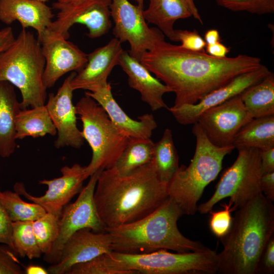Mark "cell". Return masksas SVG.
<instances>
[{
  "label": "cell",
  "mask_w": 274,
  "mask_h": 274,
  "mask_svg": "<svg viewBox=\"0 0 274 274\" xmlns=\"http://www.w3.org/2000/svg\"><path fill=\"white\" fill-rule=\"evenodd\" d=\"M45 59L43 83L47 89L70 72L80 71L87 62V54L62 36L47 28L38 36Z\"/></svg>",
  "instance_id": "cell-13"
},
{
  "label": "cell",
  "mask_w": 274,
  "mask_h": 274,
  "mask_svg": "<svg viewBox=\"0 0 274 274\" xmlns=\"http://www.w3.org/2000/svg\"><path fill=\"white\" fill-rule=\"evenodd\" d=\"M75 73L73 72L65 78L55 94H49L45 105L57 130V138L54 144L57 149L64 147L80 149L84 144L81 131L77 127V114L73 102L74 90L71 80Z\"/></svg>",
  "instance_id": "cell-16"
},
{
  "label": "cell",
  "mask_w": 274,
  "mask_h": 274,
  "mask_svg": "<svg viewBox=\"0 0 274 274\" xmlns=\"http://www.w3.org/2000/svg\"><path fill=\"white\" fill-rule=\"evenodd\" d=\"M179 159L172 131L166 128L161 139L154 144L151 160L162 182L168 183L171 180L179 167Z\"/></svg>",
  "instance_id": "cell-28"
},
{
  "label": "cell",
  "mask_w": 274,
  "mask_h": 274,
  "mask_svg": "<svg viewBox=\"0 0 274 274\" xmlns=\"http://www.w3.org/2000/svg\"><path fill=\"white\" fill-rule=\"evenodd\" d=\"M109 6L94 5L81 14L75 21L76 23L86 26L88 30L87 36L95 39L105 35L112 27Z\"/></svg>",
  "instance_id": "cell-31"
},
{
  "label": "cell",
  "mask_w": 274,
  "mask_h": 274,
  "mask_svg": "<svg viewBox=\"0 0 274 274\" xmlns=\"http://www.w3.org/2000/svg\"><path fill=\"white\" fill-rule=\"evenodd\" d=\"M16 135L17 139L26 137H43L46 134L54 135L56 129L45 105L21 109L16 117Z\"/></svg>",
  "instance_id": "cell-25"
},
{
  "label": "cell",
  "mask_w": 274,
  "mask_h": 274,
  "mask_svg": "<svg viewBox=\"0 0 274 274\" xmlns=\"http://www.w3.org/2000/svg\"><path fill=\"white\" fill-rule=\"evenodd\" d=\"M232 145L237 150L274 147V115L253 118L238 131Z\"/></svg>",
  "instance_id": "cell-24"
},
{
  "label": "cell",
  "mask_w": 274,
  "mask_h": 274,
  "mask_svg": "<svg viewBox=\"0 0 274 274\" xmlns=\"http://www.w3.org/2000/svg\"><path fill=\"white\" fill-rule=\"evenodd\" d=\"M176 42H180V46L192 51H205L206 43L196 30L175 29Z\"/></svg>",
  "instance_id": "cell-38"
},
{
  "label": "cell",
  "mask_w": 274,
  "mask_h": 274,
  "mask_svg": "<svg viewBox=\"0 0 274 274\" xmlns=\"http://www.w3.org/2000/svg\"><path fill=\"white\" fill-rule=\"evenodd\" d=\"M45 66L39 40L24 28L0 54V81L8 82L19 89L21 109L45 105L47 89L43 83Z\"/></svg>",
  "instance_id": "cell-6"
},
{
  "label": "cell",
  "mask_w": 274,
  "mask_h": 274,
  "mask_svg": "<svg viewBox=\"0 0 274 274\" xmlns=\"http://www.w3.org/2000/svg\"><path fill=\"white\" fill-rule=\"evenodd\" d=\"M106 254L73 265L66 274H120L108 265Z\"/></svg>",
  "instance_id": "cell-36"
},
{
  "label": "cell",
  "mask_w": 274,
  "mask_h": 274,
  "mask_svg": "<svg viewBox=\"0 0 274 274\" xmlns=\"http://www.w3.org/2000/svg\"><path fill=\"white\" fill-rule=\"evenodd\" d=\"M82 122V135L92 150L91 161L85 166L87 178L99 170L113 167L130 139L113 123L104 108L85 94L75 105Z\"/></svg>",
  "instance_id": "cell-8"
},
{
  "label": "cell",
  "mask_w": 274,
  "mask_h": 274,
  "mask_svg": "<svg viewBox=\"0 0 274 274\" xmlns=\"http://www.w3.org/2000/svg\"><path fill=\"white\" fill-rule=\"evenodd\" d=\"M143 11L146 22L157 26L170 40L176 42L174 24L179 19L192 16L185 0H149Z\"/></svg>",
  "instance_id": "cell-23"
},
{
  "label": "cell",
  "mask_w": 274,
  "mask_h": 274,
  "mask_svg": "<svg viewBox=\"0 0 274 274\" xmlns=\"http://www.w3.org/2000/svg\"><path fill=\"white\" fill-rule=\"evenodd\" d=\"M274 272V235L267 243L260 259L257 273L272 274Z\"/></svg>",
  "instance_id": "cell-40"
},
{
  "label": "cell",
  "mask_w": 274,
  "mask_h": 274,
  "mask_svg": "<svg viewBox=\"0 0 274 274\" xmlns=\"http://www.w3.org/2000/svg\"><path fill=\"white\" fill-rule=\"evenodd\" d=\"M188 5L189 9L192 14V16L193 17L194 19L197 20L199 22L202 24L203 21L200 15L198 9L197 8L194 0H185Z\"/></svg>",
  "instance_id": "cell-47"
},
{
  "label": "cell",
  "mask_w": 274,
  "mask_h": 274,
  "mask_svg": "<svg viewBox=\"0 0 274 274\" xmlns=\"http://www.w3.org/2000/svg\"><path fill=\"white\" fill-rule=\"evenodd\" d=\"M205 50L207 54L217 58L226 57V55L230 51V48L221 42L212 45H206Z\"/></svg>",
  "instance_id": "cell-43"
},
{
  "label": "cell",
  "mask_w": 274,
  "mask_h": 274,
  "mask_svg": "<svg viewBox=\"0 0 274 274\" xmlns=\"http://www.w3.org/2000/svg\"><path fill=\"white\" fill-rule=\"evenodd\" d=\"M253 118L239 94L204 111L196 122L213 144L222 147L232 145L238 131Z\"/></svg>",
  "instance_id": "cell-12"
},
{
  "label": "cell",
  "mask_w": 274,
  "mask_h": 274,
  "mask_svg": "<svg viewBox=\"0 0 274 274\" xmlns=\"http://www.w3.org/2000/svg\"><path fill=\"white\" fill-rule=\"evenodd\" d=\"M1 191L0 185V194ZM12 232L13 222L0 198V243L8 246L15 251L12 242Z\"/></svg>",
  "instance_id": "cell-39"
},
{
  "label": "cell",
  "mask_w": 274,
  "mask_h": 274,
  "mask_svg": "<svg viewBox=\"0 0 274 274\" xmlns=\"http://www.w3.org/2000/svg\"><path fill=\"white\" fill-rule=\"evenodd\" d=\"M270 72L267 66L262 64L256 69L235 77L228 83L207 94L196 104L173 106L167 109L180 124H193L203 112L241 94L263 79Z\"/></svg>",
  "instance_id": "cell-15"
},
{
  "label": "cell",
  "mask_w": 274,
  "mask_h": 274,
  "mask_svg": "<svg viewBox=\"0 0 274 274\" xmlns=\"http://www.w3.org/2000/svg\"><path fill=\"white\" fill-rule=\"evenodd\" d=\"M137 3V5L143 9L144 0H132Z\"/></svg>",
  "instance_id": "cell-48"
},
{
  "label": "cell",
  "mask_w": 274,
  "mask_h": 274,
  "mask_svg": "<svg viewBox=\"0 0 274 274\" xmlns=\"http://www.w3.org/2000/svg\"><path fill=\"white\" fill-rule=\"evenodd\" d=\"M14 86L0 81V156L8 158L16 148L15 120L21 110Z\"/></svg>",
  "instance_id": "cell-22"
},
{
  "label": "cell",
  "mask_w": 274,
  "mask_h": 274,
  "mask_svg": "<svg viewBox=\"0 0 274 274\" xmlns=\"http://www.w3.org/2000/svg\"><path fill=\"white\" fill-rule=\"evenodd\" d=\"M36 1H40V2H43V3H46V2H47L48 0H36Z\"/></svg>",
  "instance_id": "cell-49"
},
{
  "label": "cell",
  "mask_w": 274,
  "mask_h": 274,
  "mask_svg": "<svg viewBox=\"0 0 274 274\" xmlns=\"http://www.w3.org/2000/svg\"><path fill=\"white\" fill-rule=\"evenodd\" d=\"M60 216L46 212L32 222L33 232L44 256L50 253L58 236Z\"/></svg>",
  "instance_id": "cell-33"
},
{
  "label": "cell",
  "mask_w": 274,
  "mask_h": 274,
  "mask_svg": "<svg viewBox=\"0 0 274 274\" xmlns=\"http://www.w3.org/2000/svg\"><path fill=\"white\" fill-rule=\"evenodd\" d=\"M54 15L45 3L36 0H0V21L10 25L18 21L22 28L32 27L42 33L52 22Z\"/></svg>",
  "instance_id": "cell-21"
},
{
  "label": "cell",
  "mask_w": 274,
  "mask_h": 274,
  "mask_svg": "<svg viewBox=\"0 0 274 274\" xmlns=\"http://www.w3.org/2000/svg\"><path fill=\"white\" fill-rule=\"evenodd\" d=\"M238 151L234 163L221 176L212 196L197 206L200 213H209L216 203L228 197L230 198L229 203L235 210L261 193L260 150L250 148Z\"/></svg>",
  "instance_id": "cell-9"
},
{
  "label": "cell",
  "mask_w": 274,
  "mask_h": 274,
  "mask_svg": "<svg viewBox=\"0 0 274 274\" xmlns=\"http://www.w3.org/2000/svg\"><path fill=\"white\" fill-rule=\"evenodd\" d=\"M253 118L274 115V75L271 71L263 79L240 94Z\"/></svg>",
  "instance_id": "cell-26"
},
{
  "label": "cell",
  "mask_w": 274,
  "mask_h": 274,
  "mask_svg": "<svg viewBox=\"0 0 274 274\" xmlns=\"http://www.w3.org/2000/svg\"><path fill=\"white\" fill-rule=\"evenodd\" d=\"M114 22L113 34L121 43L128 42L129 54L140 60L145 53L164 40V34L157 27H150L143 15V9L128 0H111L109 6Z\"/></svg>",
  "instance_id": "cell-11"
},
{
  "label": "cell",
  "mask_w": 274,
  "mask_h": 274,
  "mask_svg": "<svg viewBox=\"0 0 274 274\" xmlns=\"http://www.w3.org/2000/svg\"><path fill=\"white\" fill-rule=\"evenodd\" d=\"M32 221L13 222L12 242L15 252L21 257L31 260L42 254L32 229Z\"/></svg>",
  "instance_id": "cell-32"
},
{
  "label": "cell",
  "mask_w": 274,
  "mask_h": 274,
  "mask_svg": "<svg viewBox=\"0 0 274 274\" xmlns=\"http://www.w3.org/2000/svg\"><path fill=\"white\" fill-rule=\"evenodd\" d=\"M99 170L90 176L87 184L82 188L77 199L67 204L62 210L58 236L50 253L44 256V260L51 264L59 260L63 246L77 231L89 228L95 232H106V226L101 220L94 201V192Z\"/></svg>",
  "instance_id": "cell-10"
},
{
  "label": "cell",
  "mask_w": 274,
  "mask_h": 274,
  "mask_svg": "<svg viewBox=\"0 0 274 274\" xmlns=\"http://www.w3.org/2000/svg\"><path fill=\"white\" fill-rule=\"evenodd\" d=\"M262 193L272 202L274 201V172L263 174L260 179Z\"/></svg>",
  "instance_id": "cell-42"
},
{
  "label": "cell",
  "mask_w": 274,
  "mask_h": 274,
  "mask_svg": "<svg viewBox=\"0 0 274 274\" xmlns=\"http://www.w3.org/2000/svg\"><path fill=\"white\" fill-rule=\"evenodd\" d=\"M224 209L218 211L212 210L210 214L209 227L211 232L218 238H221L226 234L229 230L233 220L231 213L235 211L232 204L224 203L222 205Z\"/></svg>",
  "instance_id": "cell-35"
},
{
  "label": "cell",
  "mask_w": 274,
  "mask_h": 274,
  "mask_svg": "<svg viewBox=\"0 0 274 274\" xmlns=\"http://www.w3.org/2000/svg\"><path fill=\"white\" fill-rule=\"evenodd\" d=\"M140 63L175 93L173 107L195 104L243 73L258 68V57L239 54L217 58L161 41L141 57Z\"/></svg>",
  "instance_id": "cell-1"
},
{
  "label": "cell",
  "mask_w": 274,
  "mask_h": 274,
  "mask_svg": "<svg viewBox=\"0 0 274 274\" xmlns=\"http://www.w3.org/2000/svg\"><path fill=\"white\" fill-rule=\"evenodd\" d=\"M121 43L112 39L105 45L87 54V62L71 80L73 90L84 89L94 92L108 84V78L114 67L119 64L123 51Z\"/></svg>",
  "instance_id": "cell-18"
},
{
  "label": "cell",
  "mask_w": 274,
  "mask_h": 274,
  "mask_svg": "<svg viewBox=\"0 0 274 274\" xmlns=\"http://www.w3.org/2000/svg\"><path fill=\"white\" fill-rule=\"evenodd\" d=\"M108 265L120 274H215L218 270L216 251L207 249L174 253L159 250L149 253H107Z\"/></svg>",
  "instance_id": "cell-7"
},
{
  "label": "cell",
  "mask_w": 274,
  "mask_h": 274,
  "mask_svg": "<svg viewBox=\"0 0 274 274\" xmlns=\"http://www.w3.org/2000/svg\"><path fill=\"white\" fill-rule=\"evenodd\" d=\"M204 40L206 45H212L221 41L219 32L216 29H211L204 33Z\"/></svg>",
  "instance_id": "cell-45"
},
{
  "label": "cell",
  "mask_w": 274,
  "mask_h": 274,
  "mask_svg": "<svg viewBox=\"0 0 274 274\" xmlns=\"http://www.w3.org/2000/svg\"><path fill=\"white\" fill-rule=\"evenodd\" d=\"M217 4L233 12L263 15L274 12V0H215Z\"/></svg>",
  "instance_id": "cell-34"
},
{
  "label": "cell",
  "mask_w": 274,
  "mask_h": 274,
  "mask_svg": "<svg viewBox=\"0 0 274 274\" xmlns=\"http://www.w3.org/2000/svg\"><path fill=\"white\" fill-rule=\"evenodd\" d=\"M1 202L11 221H34L47 212L39 204L24 201L15 191L5 190L0 194Z\"/></svg>",
  "instance_id": "cell-30"
},
{
  "label": "cell",
  "mask_w": 274,
  "mask_h": 274,
  "mask_svg": "<svg viewBox=\"0 0 274 274\" xmlns=\"http://www.w3.org/2000/svg\"><path fill=\"white\" fill-rule=\"evenodd\" d=\"M263 174L274 172V147L260 150Z\"/></svg>",
  "instance_id": "cell-41"
},
{
  "label": "cell",
  "mask_w": 274,
  "mask_h": 274,
  "mask_svg": "<svg viewBox=\"0 0 274 274\" xmlns=\"http://www.w3.org/2000/svg\"><path fill=\"white\" fill-rule=\"evenodd\" d=\"M111 3V0H57L52 4V8L58 11L56 18L48 29L68 39L75 20L85 10L96 4L110 6Z\"/></svg>",
  "instance_id": "cell-27"
},
{
  "label": "cell",
  "mask_w": 274,
  "mask_h": 274,
  "mask_svg": "<svg viewBox=\"0 0 274 274\" xmlns=\"http://www.w3.org/2000/svg\"><path fill=\"white\" fill-rule=\"evenodd\" d=\"M261 193L238 208L231 227L220 238V274H257L262 254L274 235V206Z\"/></svg>",
  "instance_id": "cell-3"
},
{
  "label": "cell",
  "mask_w": 274,
  "mask_h": 274,
  "mask_svg": "<svg viewBox=\"0 0 274 274\" xmlns=\"http://www.w3.org/2000/svg\"><path fill=\"white\" fill-rule=\"evenodd\" d=\"M61 176L51 180H40L39 184L48 187L41 196H34L26 190L22 182L15 183L14 191L31 202L40 204L47 212L61 215L64 207L72 198L82 189L84 181L88 178L85 166L74 164L72 166H64L60 168Z\"/></svg>",
  "instance_id": "cell-14"
},
{
  "label": "cell",
  "mask_w": 274,
  "mask_h": 274,
  "mask_svg": "<svg viewBox=\"0 0 274 274\" xmlns=\"http://www.w3.org/2000/svg\"><path fill=\"white\" fill-rule=\"evenodd\" d=\"M85 94L101 106L115 126L130 139H150L153 131L157 126L152 114H145L138 117L139 120L129 117L114 99L109 83L95 91H86Z\"/></svg>",
  "instance_id": "cell-19"
},
{
  "label": "cell",
  "mask_w": 274,
  "mask_h": 274,
  "mask_svg": "<svg viewBox=\"0 0 274 274\" xmlns=\"http://www.w3.org/2000/svg\"><path fill=\"white\" fill-rule=\"evenodd\" d=\"M168 197V183L159 179L152 161L126 175L118 174L112 168L101 170L93 195L106 228L141 219Z\"/></svg>",
  "instance_id": "cell-2"
},
{
  "label": "cell",
  "mask_w": 274,
  "mask_h": 274,
  "mask_svg": "<svg viewBox=\"0 0 274 274\" xmlns=\"http://www.w3.org/2000/svg\"><path fill=\"white\" fill-rule=\"evenodd\" d=\"M24 273L26 274H48L47 269L44 267L35 264H30L24 268Z\"/></svg>",
  "instance_id": "cell-46"
},
{
  "label": "cell",
  "mask_w": 274,
  "mask_h": 274,
  "mask_svg": "<svg viewBox=\"0 0 274 274\" xmlns=\"http://www.w3.org/2000/svg\"><path fill=\"white\" fill-rule=\"evenodd\" d=\"M111 234L83 228L75 232L65 242L59 261L47 269L49 273L65 274L74 265L85 262L112 250Z\"/></svg>",
  "instance_id": "cell-17"
},
{
  "label": "cell",
  "mask_w": 274,
  "mask_h": 274,
  "mask_svg": "<svg viewBox=\"0 0 274 274\" xmlns=\"http://www.w3.org/2000/svg\"><path fill=\"white\" fill-rule=\"evenodd\" d=\"M182 215L180 208L168 197L155 211L141 219L106 228L112 237V251L135 254L159 250L184 253L207 249L202 243L181 233L177 222Z\"/></svg>",
  "instance_id": "cell-4"
},
{
  "label": "cell",
  "mask_w": 274,
  "mask_h": 274,
  "mask_svg": "<svg viewBox=\"0 0 274 274\" xmlns=\"http://www.w3.org/2000/svg\"><path fill=\"white\" fill-rule=\"evenodd\" d=\"M15 39L11 27H5L0 30V54L12 44Z\"/></svg>",
  "instance_id": "cell-44"
},
{
  "label": "cell",
  "mask_w": 274,
  "mask_h": 274,
  "mask_svg": "<svg viewBox=\"0 0 274 274\" xmlns=\"http://www.w3.org/2000/svg\"><path fill=\"white\" fill-rule=\"evenodd\" d=\"M154 143L150 139H130L114 166L120 175H126L152 160Z\"/></svg>",
  "instance_id": "cell-29"
},
{
  "label": "cell",
  "mask_w": 274,
  "mask_h": 274,
  "mask_svg": "<svg viewBox=\"0 0 274 274\" xmlns=\"http://www.w3.org/2000/svg\"><path fill=\"white\" fill-rule=\"evenodd\" d=\"M192 133L196 138L195 152L190 164L182 165L168 183V196L183 215H194L204 188L218 176L225 156L235 149L233 145L218 147L208 139L197 123Z\"/></svg>",
  "instance_id": "cell-5"
},
{
  "label": "cell",
  "mask_w": 274,
  "mask_h": 274,
  "mask_svg": "<svg viewBox=\"0 0 274 274\" xmlns=\"http://www.w3.org/2000/svg\"><path fill=\"white\" fill-rule=\"evenodd\" d=\"M16 253L8 246L0 243V274H23Z\"/></svg>",
  "instance_id": "cell-37"
},
{
  "label": "cell",
  "mask_w": 274,
  "mask_h": 274,
  "mask_svg": "<svg viewBox=\"0 0 274 274\" xmlns=\"http://www.w3.org/2000/svg\"><path fill=\"white\" fill-rule=\"evenodd\" d=\"M119 65L126 74L129 86L138 91L142 100L147 103L152 111L167 108L163 99L164 94L173 92V90L154 77L140 62L123 51Z\"/></svg>",
  "instance_id": "cell-20"
}]
</instances>
